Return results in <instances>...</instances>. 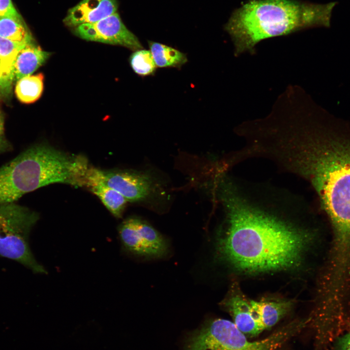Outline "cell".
<instances>
[{
    "label": "cell",
    "instance_id": "603a6c76",
    "mask_svg": "<svg viewBox=\"0 0 350 350\" xmlns=\"http://www.w3.org/2000/svg\"><path fill=\"white\" fill-rule=\"evenodd\" d=\"M4 117L2 113L0 111V140L4 138Z\"/></svg>",
    "mask_w": 350,
    "mask_h": 350
},
{
    "label": "cell",
    "instance_id": "277c9868",
    "mask_svg": "<svg viewBox=\"0 0 350 350\" xmlns=\"http://www.w3.org/2000/svg\"><path fill=\"white\" fill-rule=\"evenodd\" d=\"M306 326V320H295L264 339L249 341L233 322L212 319L191 335L185 350H278Z\"/></svg>",
    "mask_w": 350,
    "mask_h": 350
},
{
    "label": "cell",
    "instance_id": "e0dca14e",
    "mask_svg": "<svg viewBox=\"0 0 350 350\" xmlns=\"http://www.w3.org/2000/svg\"><path fill=\"white\" fill-rule=\"evenodd\" d=\"M44 76L42 73L30 75L17 80L15 94L18 100L30 104L37 100L43 89Z\"/></svg>",
    "mask_w": 350,
    "mask_h": 350
},
{
    "label": "cell",
    "instance_id": "7c38bea8",
    "mask_svg": "<svg viewBox=\"0 0 350 350\" xmlns=\"http://www.w3.org/2000/svg\"><path fill=\"white\" fill-rule=\"evenodd\" d=\"M85 186L97 195L114 216L121 217L127 201L117 191L104 184L97 176L93 167L88 170Z\"/></svg>",
    "mask_w": 350,
    "mask_h": 350
},
{
    "label": "cell",
    "instance_id": "d6986e66",
    "mask_svg": "<svg viewBox=\"0 0 350 350\" xmlns=\"http://www.w3.org/2000/svg\"><path fill=\"white\" fill-rule=\"evenodd\" d=\"M130 64L134 72L141 76L154 74L157 68L150 51L142 49L131 54Z\"/></svg>",
    "mask_w": 350,
    "mask_h": 350
},
{
    "label": "cell",
    "instance_id": "8992f818",
    "mask_svg": "<svg viewBox=\"0 0 350 350\" xmlns=\"http://www.w3.org/2000/svg\"><path fill=\"white\" fill-rule=\"evenodd\" d=\"M45 186L37 144L0 167V205L17 202L24 195Z\"/></svg>",
    "mask_w": 350,
    "mask_h": 350
},
{
    "label": "cell",
    "instance_id": "ac0fdd59",
    "mask_svg": "<svg viewBox=\"0 0 350 350\" xmlns=\"http://www.w3.org/2000/svg\"><path fill=\"white\" fill-rule=\"evenodd\" d=\"M0 36L19 42H32L31 33L23 21L14 18L0 17Z\"/></svg>",
    "mask_w": 350,
    "mask_h": 350
},
{
    "label": "cell",
    "instance_id": "9c48e42d",
    "mask_svg": "<svg viewBox=\"0 0 350 350\" xmlns=\"http://www.w3.org/2000/svg\"><path fill=\"white\" fill-rule=\"evenodd\" d=\"M93 170L104 184L117 191L127 201L142 200L152 192L153 182L148 175L125 170Z\"/></svg>",
    "mask_w": 350,
    "mask_h": 350
},
{
    "label": "cell",
    "instance_id": "44dd1931",
    "mask_svg": "<svg viewBox=\"0 0 350 350\" xmlns=\"http://www.w3.org/2000/svg\"><path fill=\"white\" fill-rule=\"evenodd\" d=\"M334 350H350V331L338 338Z\"/></svg>",
    "mask_w": 350,
    "mask_h": 350
},
{
    "label": "cell",
    "instance_id": "8fae6325",
    "mask_svg": "<svg viewBox=\"0 0 350 350\" xmlns=\"http://www.w3.org/2000/svg\"><path fill=\"white\" fill-rule=\"evenodd\" d=\"M118 7L117 0H82L69 10L63 22L74 28L94 23L117 12Z\"/></svg>",
    "mask_w": 350,
    "mask_h": 350
},
{
    "label": "cell",
    "instance_id": "ffe728a7",
    "mask_svg": "<svg viewBox=\"0 0 350 350\" xmlns=\"http://www.w3.org/2000/svg\"><path fill=\"white\" fill-rule=\"evenodd\" d=\"M0 17L11 18L23 21L11 0H0Z\"/></svg>",
    "mask_w": 350,
    "mask_h": 350
},
{
    "label": "cell",
    "instance_id": "9a60e30c",
    "mask_svg": "<svg viewBox=\"0 0 350 350\" xmlns=\"http://www.w3.org/2000/svg\"><path fill=\"white\" fill-rule=\"evenodd\" d=\"M258 310L264 330L276 325L291 310L294 302L291 300L264 299L252 300Z\"/></svg>",
    "mask_w": 350,
    "mask_h": 350
},
{
    "label": "cell",
    "instance_id": "5b68a950",
    "mask_svg": "<svg viewBox=\"0 0 350 350\" xmlns=\"http://www.w3.org/2000/svg\"><path fill=\"white\" fill-rule=\"evenodd\" d=\"M38 214L17 202L0 205V255L17 261L35 273L46 274L30 249V232Z\"/></svg>",
    "mask_w": 350,
    "mask_h": 350
},
{
    "label": "cell",
    "instance_id": "5bb4252c",
    "mask_svg": "<svg viewBox=\"0 0 350 350\" xmlns=\"http://www.w3.org/2000/svg\"><path fill=\"white\" fill-rule=\"evenodd\" d=\"M29 43L14 41L0 36V85L7 92L14 79V65L17 55Z\"/></svg>",
    "mask_w": 350,
    "mask_h": 350
},
{
    "label": "cell",
    "instance_id": "52a82bcc",
    "mask_svg": "<svg viewBox=\"0 0 350 350\" xmlns=\"http://www.w3.org/2000/svg\"><path fill=\"white\" fill-rule=\"evenodd\" d=\"M119 234L124 247L136 254L161 257L168 253L169 245L165 239L140 218L125 219L119 228Z\"/></svg>",
    "mask_w": 350,
    "mask_h": 350
},
{
    "label": "cell",
    "instance_id": "6da1fadb",
    "mask_svg": "<svg viewBox=\"0 0 350 350\" xmlns=\"http://www.w3.org/2000/svg\"><path fill=\"white\" fill-rule=\"evenodd\" d=\"M220 175L216 191L226 225L217 242L222 259L249 273L300 266L314 234L286 216L299 196L270 184Z\"/></svg>",
    "mask_w": 350,
    "mask_h": 350
},
{
    "label": "cell",
    "instance_id": "30bf717a",
    "mask_svg": "<svg viewBox=\"0 0 350 350\" xmlns=\"http://www.w3.org/2000/svg\"><path fill=\"white\" fill-rule=\"evenodd\" d=\"M220 304L231 315L237 328L246 336H256L264 330L253 318L250 300L243 294L237 284L233 283Z\"/></svg>",
    "mask_w": 350,
    "mask_h": 350
},
{
    "label": "cell",
    "instance_id": "3957f363",
    "mask_svg": "<svg viewBox=\"0 0 350 350\" xmlns=\"http://www.w3.org/2000/svg\"><path fill=\"white\" fill-rule=\"evenodd\" d=\"M335 4L295 0H249L232 13L225 25L234 54L253 53L260 41L314 26H329Z\"/></svg>",
    "mask_w": 350,
    "mask_h": 350
},
{
    "label": "cell",
    "instance_id": "ba28073f",
    "mask_svg": "<svg viewBox=\"0 0 350 350\" xmlns=\"http://www.w3.org/2000/svg\"><path fill=\"white\" fill-rule=\"evenodd\" d=\"M74 33L88 41L120 45L135 51L143 48L137 37L127 29L117 12L96 22L79 25L74 28Z\"/></svg>",
    "mask_w": 350,
    "mask_h": 350
},
{
    "label": "cell",
    "instance_id": "7a4b0ae2",
    "mask_svg": "<svg viewBox=\"0 0 350 350\" xmlns=\"http://www.w3.org/2000/svg\"><path fill=\"white\" fill-rule=\"evenodd\" d=\"M262 153L280 171L311 184L330 219L332 239L350 243V141L331 136L297 112L271 130Z\"/></svg>",
    "mask_w": 350,
    "mask_h": 350
},
{
    "label": "cell",
    "instance_id": "cb8c5ba5",
    "mask_svg": "<svg viewBox=\"0 0 350 350\" xmlns=\"http://www.w3.org/2000/svg\"><path fill=\"white\" fill-rule=\"evenodd\" d=\"M7 93L8 92L3 88L0 85V98L3 94Z\"/></svg>",
    "mask_w": 350,
    "mask_h": 350
},
{
    "label": "cell",
    "instance_id": "2e32d148",
    "mask_svg": "<svg viewBox=\"0 0 350 350\" xmlns=\"http://www.w3.org/2000/svg\"><path fill=\"white\" fill-rule=\"evenodd\" d=\"M148 44L157 67L179 68L187 62L186 55L175 49L153 41Z\"/></svg>",
    "mask_w": 350,
    "mask_h": 350
},
{
    "label": "cell",
    "instance_id": "4fadbf2b",
    "mask_svg": "<svg viewBox=\"0 0 350 350\" xmlns=\"http://www.w3.org/2000/svg\"><path fill=\"white\" fill-rule=\"evenodd\" d=\"M50 53L43 51L33 42L27 44L18 52L14 65V79L32 74L49 57Z\"/></svg>",
    "mask_w": 350,
    "mask_h": 350
},
{
    "label": "cell",
    "instance_id": "7402d4cb",
    "mask_svg": "<svg viewBox=\"0 0 350 350\" xmlns=\"http://www.w3.org/2000/svg\"><path fill=\"white\" fill-rule=\"evenodd\" d=\"M11 148V144L5 138L0 140V153L7 152Z\"/></svg>",
    "mask_w": 350,
    "mask_h": 350
}]
</instances>
